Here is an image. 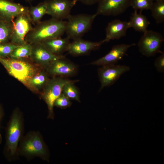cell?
Returning a JSON list of instances; mask_svg holds the SVG:
<instances>
[{
	"instance_id": "obj_26",
	"label": "cell",
	"mask_w": 164,
	"mask_h": 164,
	"mask_svg": "<svg viewBox=\"0 0 164 164\" xmlns=\"http://www.w3.org/2000/svg\"><path fill=\"white\" fill-rule=\"evenodd\" d=\"M153 2L152 0H131L130 6L135 10L150 9Z\"/></svg>"
},
{
	"instance_id": "obj_29",
	"label": "cell",
	"mask_w": 164,
	"mask_h": 164,
	"mask_svg": "<svg viewBox=\"0 0 164 164\" xmlns=\"http://www.w3.org/2000/svg\"><path fill=\"white\" fill-rule=\"evenodd\" d=\"M154 65L157 70L159 73L164 72V53L158 57L154 62Z\"/></svg>"
},
{
	"instance_id": "obj_17",
	"label": "cell",
	"mask_w": 164,
	"mask_h": 164,
	"mask_svg": "<svg viewBox=\"0 0 164 164\" xmlns=\"http://www.w3.org/2000/svg\"><path fill=\"white\" fill-rule=\"evenodd\" d=\"M129 28L128 22L117 19L113 20L108 23L106 28V37L104 39V42L119 39L125 36Z\"/></svg>"
},
{
	"instance_id": "obj_16",
	"label": "cell",
	"mask_w": 164,
	"mask_h": 164,
	"mask_svg": "<svg viewBox=\"0 0 164 164\" xmlns=\"http://www.w3.org/2000/svg\"><path fill=\"white\" fill-rule=\"evenodd\" d=\"M29 8L8 0H0V14L5 21L11 22L17 15L27 12Z\"/></svg>"
},
{
	"instance_id": "obj_7",
	"label": "cell",
	"mask_w": 164,
	"mask_h": 164,
	"mask_svg": "<svg viewBox=\"0 0 164 164\" xmlns=\"http://www.w3.org/2000/svg\"><path fill=\"white\" fill-rule=\"evenodd\" d=\"M143 33L138 44L140 53L147 57L153 56L157 53H162L160 50L164 40L162 35L151 30H147Z\"/></svg>"
},
{
	"instance_id": "obj_25",
	"label": "cell",
	"mask_w": 164,
	"mask_h": 164,
	"mask_svg": "<svg viewBox=\"0 0 164 164\" xmlns=\"http://www.w3.org/2000/svg\"><path fill=\"white\" fill-rule=\"evenodd\" d=\"M11 22L5 21L0 22V44L10 40L12 32Z\"/></svg>"
},
{
	"instance_id": "obj_31",
	"label": "cell",
	"mask_w": 164,
	"mask_h": 164,
	"mask_svg": "<svg viewBox=\"0 0 164 164\" xmlns=\"http://www.w3.org/2000/svg\"><path fill=\"white\" fill-rule=\"evenodd\" d=\"M99 0H77L87 5H92L97 3Z\"/></svg>"
},
{
	"instance_id": "obj_13",
	"label": "cell",
	"mask_w": 164,
	"mask_h": 164,
	"mask_svg": "<svg viewBox=\"0 0 164 164\" xmlns=\"http://www.w3.org/2000/svg\"><path fill=\"white\" fill-rule=\"evenodd\" d=\"M135 44H122L114 45L111 50L104 56L91 62L90 64L97 66L115 64L122 59L128 49Z\"/></svg>"
},
{
	"instance_id": "obj_27",
	"label": "cell",
	"mask_w": 164,
	"mask_h": 164,
	"mask_svg": "<svg viewBox=\"0 0 164 164\" xmlns=\"http://www.w3.org/2000/svg\"><path fill=\"white\" fill-rule=\"evenodd\" d=\"M18 46L11 42L0 44V57L5 58L9 56L13 50Z\"/></svg>"
},
{
	"instance_id": "obj_4",
	"label": "cell",
	"mask_w": 164,
	"mask_h": 164,
	"mask_svg": "<svg viewBox=\"0 0 164 164\" xmlns=\"http://www.w3.org/2000/svg\"><path fill=\"white\" fill-rule=\"evenodd\" d=\"M0 63L8 73L29 89V82L38 72L35 66L22 59L0 57Z\"/></svg>"
},
{
	"instance_id": "obj_1",
	"label": "cell",
	"mask_w": 164,
	"mask_h": 164,
	"mask_svg": "<svg viewBox=\"0 0 164 164\" xmlns=\"http://www.w3.org/2000/svg\"><path fill=\"white\" fill-rule=\"evenodd\" d=\"M24 120L23 114L18 108L12 111L5 129V143L3 154L9 162L19 159L18 148L24 135Z\"/></svg>"
},
{
	"instance_id": "obj_21",
	"label": "cell",
	"mask_w": 164,
	"mask_h": 164,
	"mask_svg": "<svg viewBox=\"0 0 164 164\" xmlns=\"http://www.w3.org/2000/svg\"><path fill=\"white\" fill-rule=\"evenodd\" d=\"M49 79L47 73L44 71H39L32 78L29 82V89L32 91L38 92L44 87Z\"/></svg>"
},
{
	"instance_id": "obj_30",
	"label": "cell",
	"mask_w": 164,
	"mask_h": 164,
	"mask_svg": "<svg viewBox=\"0 0 164 164\" xmlns=\"http://www.w3.org/2000/svg\"><path fill=\"white\" fill-rule=\"evenodd\" d=\"M4 111L3 107L0 104V127L2 120L4 116ZM2 142V137L0 132V145Z\"/></svg>"
},
{
	"instance_id": "obj_8",
	"label": "cell",
	"mask_w": 164,
	"mask_h": 164,
	"mask_svg": "<svg viewBox=\"0 0 164 164\" xmlns=\"http://www.w3.org/2000/svg\"><path fill=\"white\" fill-rule=\"evenodd\" d=\"M11 22L12 29L10 40L11 42L18 46L26 43V36L33 28L28 12L18 15Z\"/></svg>"
},
{
	"instance_id": "obj_2",
	"label": "cell",
	"mask_w": 164,
	"mask_h": 164,
	"mask_svg": "<svg viewBox=\"0 0 164 164\" xmlns=\"http://www.w3.org/2000/svg\"><path fill=\"white\" fill-rule=\"evenodd\" d=\"M19 156L25 157L28 161L38 157L49 161L50 153L40 132L31 131L24 135L18 146Z\"/></svg>"
},
{
	"instance_id": "obj_32",
	"label": "cell",
	"mask_w": 164,
	"mask_h": 164,
	"mask_svg": "<svg viewBox=\"0 0 164 164\" xmlns=\"http://www.w3.org/2000/svg\"><path fill=\"white\" fill-rule=\"evenodd\" d=\"M5 21L0 14V22Z\"/></svg>"
},
{
	"instance_id": "obj_9",
	"label": "cell",
	"mask_w": 164,
	"mask_h": 164,
	"mask_svg": "<svg viewBox=\"0 0 164 164\" xmlns=\"http://www.w3.org/2000/svg\"><path fill=\"white\" fill-rule=\"evenodd\" d=\"M130 67L125 65L111 64L102 66L98 69L101 86L100 91L104 87L114 84L123 73L128 71Z\"/></svg>"
},
{
	"instance_id": "obj_11",
	"label": "cell",
	"mask_w": 164,
	"mask_h": 164,
	"mask_svg": "<svg viewBox=\"0 0 164 164\" xmlns=\"http://www.w3.org/2000/svg\"><path fill=\"white\" fill-rule=\"evenodd\" d=\"M131 0H99L95 14L116 16L124 12L130 6Z\"/></svg>"
},
{
	"instance_id": "obj_18",
	"label": "cell",
	"mask_w": 164,
	"mask_h": 164,
	"mask_svg": "<svg viewBox=\"0 0 164 164\" xmlns=\"http://www.w3.org/2000/svg\"><path fill=\"white\" fill-rule=\"evenodd\" d=\"M67 37L62 38L56 37L45 40L41 43L49 51L57 56H61L64 52L67 51L70 43Z\"/></svg>"
},
{
	"instance_id": "obj_28",
	"label": "cell",
	"mask_w": 164,
	"mask_h": 164,
	"mask_svg": "<svg viewBox=\"0 0 164 164\" xmlns=\"http://www.w3.org/2000/svg\"><path fill=\"white\" fill-rule=\"evenodd\" d=\"M71 104L70 99L62 93L55 101L54 106L61 108H65L70 106Z\"/></svg>"
},
{
	"instance_id": "obj_20",
	"label": "cell",
	"mask_w": 164,
	"mask_h": 164,
	"mask_svg": "<svg viewBox=\"0 0 164 164\" xmlns=\"http://www.w3.org/2000/svg\"><path fill=\"white\" fill-rule=\"evenodd\" d=\"M46 6L45 2L29 9L28 14L32 24H36L40 22L43 16L47 14Z\"/></svg>"
},
{
	"instance_id": "obj_5",
	"label": "cell",
	"mask_w": 164,
	"mask_h": 164,
	"mask_svg": "<svg viewBox=\"0 0 164 164\" xmlns=\"http://www.w3.org/2000/svg\"><path fill=\"white\" fill-rule=\"evenodd\" d=\"M93 15H70L67 18L65 32L67 37L73 40L81 38L91 29L96 16Z\"/></svg>"
},
{
	"instance_id": "obj_19",
	"label": "cell",
	"mask_w": 164,
	"mask_h": 164,
	"mask_svg": "<svg viewBox=\"0 0 164 164\" xmlns=\"http://www.w3.org/2000/svg\"><path fill=\"white\" fill-rule=\"evenodd\" d=\"M142 12L140 11L138 13L137 10H134L128 22L130 28L132 27L136 31L144 32L147 30L150 22L146 16L142 14Z\"/></svg>"
},
{
	"instance_id": "obj_23",
	"label": "cell",
	"mask_w": 164,
	"mask_h": 164,
	"mask_svg": "<svg viewBox=\"0 0 164 164\" xmlns=\"http://www.w3.org/2000/svg\"><path fill=\"white\" fill-rule=\"evenodd\" d=\"M32 45L26 43L16 48L9 56L14 59H22L29 57L32 52Z\"/></svg>"
},
{
	"instance_id": "obj_3",
	"label": "cell",
	"mask_w": 164,
	"mask_h": 164,
	"mask_svg": "<svg viewBox=\"0 0 164 164\" xmlns=\"http://www.w3.org/2000/svg\"><path fill=\"white\" fill-rule=\"evenodd\" d=\"M66 21L53 18L40 22L27 34L26 43L31 44L41 43L49 39L60 37L65 32Z\"/></svg>"
},
{
	"instance_id": "obj_24",
	"label": "cell",
	"mask_w": 164,
	"mask_h": 164,
	"mask_svg": "<svg viewBox=\"0 0 164 164\" xmlns=\"http://www.w3.org/2000/svg\"><path fill=\"white\" fill-rule=\"evenodd\" d=\"M79 80L69 82L63 87L62 93L69 98L80 102L79 93L74 83L79 81Z\"/></svg>"
},
{
	"instance_id": "obj_33",
	"label": "cell",
	"mask_w": 164,
	"mask_h": 164,
	"mask_svg": "<svg viewBox=\"0 0 164 164\" xmlns=\"http://www.w3.org/2000/svg\"><path fill=\"white\" fill-rule=\"evenodd\" d=\"M152 0L154 2V1H156V0Z\"/></svg>"
},
{
	"instance_id": "obj_10",
	"label": "cell",
	"mask_w": 164,
	"mask_h": 164,
	"mask_svg": "<svg viewBox=\"0 0 164 164\" xmlns=\"http://www.w3.org/2000/svg\"><path fill=\"white\" fill-rule=\"evenodd\" d=\"M77 0H46L47 14L52 18L63 20L70 16Z\"/></svg>"
},
{
	"instance_id": "obj_6",
	"label": "cell",
	"mask_w": 164,
	"mask_h": 164,
	"mask_svg": "<svg viewBox=\"0 0 164 164\" xmlns=\"http://www.w3.org/2000/svg\"><path fill=\"white\" fill-rule=\"evenodd\" d=\"M62 77H53L49 79L44 87L41 97L46 104L48 109V118L53 119L54 104L62 93L63 86L67 83L74 81Z\"/></svg>"
},
{
	"instance_id": "obj_22",
	"label": "cell",
	"mask_w": 164,
	"mask_h": 164,
	"mask_svg": "<svg viewBox=\"0 0 164 164\" xmlns=\"http://www.w3.org/2000/svg\"><path fill=\"white\" fill-rule=\"evenodd\" d=\"M152 16L157 23L164 21V0H157L153 2L150 9Z\"/></svg>"
},
{
	"instance_id": "obj_15",
	"label": "cell",
	"mask_w": 164,
	"mask_h": 164,
	"mask_svg": "<svg viewBox=\"0 0 164 164\" xmlns=\"http://www.w3.org/2000/svg\"><path fill=\"white\" fill-rule=\"evenodd\" d=\"M104 43V40L99 42H93L79 38L73 40L70 43L67 51L74 56L84 55L98 49Z\"/></svg>"
},
{
	"instance_id": "obj_12",
	"label": "cell",
	"mask_w": 164,
	"mask_h": 164,
	"mask_svg": "<svg viewBox=\"0 0 164 164\" xmlns=\"http://www.w3.org/2000/svg\"><path fill=\"white\" fill-rule=\"evenodd\" d=\"M46 69L48 73L52 76L64 77L73 76L78 70L77 66L65 59L64 56L52 62Z\"/></svg>"
},
{
	"instance_id": "obj_14",
	"label": "cell",
	"mask_w": 164,
	"mask_h": 164,
	"mask_svg": "<svg viewBox=\"0 0 164 164\" xmlns=\"http://www.w3.org/2000/svg\"><path fill=\"white\" fill-rule=\"evenodd\" d=\"M30 59L36 63L46 68L53 62L63 56L55 55L47 50L41 43L32 44Z\"/></svg>"
}]
</instances>
